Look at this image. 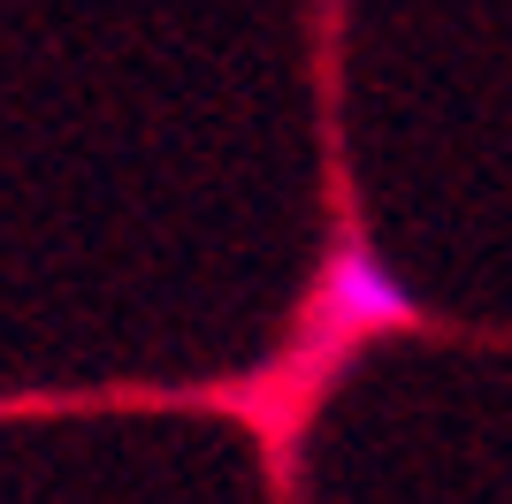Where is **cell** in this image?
I'll use <instances>...</instances> for the list:
<instances>
[{"label":"cell","instance_id":"obj_1","mask_svg":"<svg viewBox=\"0 0 512 504\" xmlns=\"http://www.w3.org/2000/svg\"><path fill=\"white\" fill-rule=\"evenodd\" d=\"M406 321H413L406 283H398L367 245H344L337 268H329V291H321V306H314V329H329V336H375V329H406ZM314 329H306V336H314Z\"/></svg>","mask_w":512,"mask_h":504}]
</instances>
